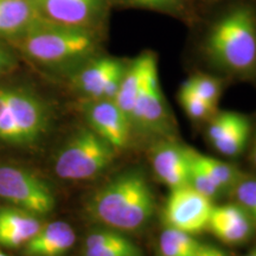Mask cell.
I'll return each instance as SVG.
<instances>
[{
	"label": "cell",
	"instance_id": "9",
	"mask_svg": "<svg viewBox=\"0 0 256 256\" xmlns=\"http://www.w3.org/2000/svg\"><path fill=\"white\" fill-rule=\"evenodd\" d=\"M130 126L132 130L136 128L140 132L150 134H165L171 130V116L160 87L156 63L147 72L142 90L138 95Z\"/></svg>",
	"mask_w": 256,
	"mask_h": 256
},
{
	"label": "cell",
	"instance_id": "15",
	"mask_svg": "<svg viewBox=\"0 0 256 256\" xmlns=\"http://www.w3.org/2000/svg\"><path fill=\"white\" fill-rule=\"evenodd\" d=\"M76 242L75 230L64 220L43 224L36 235L24 246L26 256H62Z\"/></svg>",
	"mask_w": 256,
	"mask_h": 256
},
{
	"label": "cell",
	"instance_id": "23",
	"mask_svg": "<svg viewBox=\"0 0 256 256\" xmlns=\"http://www.w3.org/2000/svg\"><path fill=\"white\" fill-rule=\"evenodd\" d=\"M230 192L235 203L247 211L256 224V177L244 174Z\"/></svg>",
	"mask_w": 256,
	"mask_h": 256
},
{
	"label": "cell",
	"instance_id": "31",
	"mask_svg": "<svg viewBox=\"0 0 256 256\" xmlns=\"http://www.w3.org/2000/svg\"><path fill=\"white\" fill-rule=\"evenodd\" d=\"M246 256H256V248H254V249H252V252H248V254H247V255H246Z\"/></svg>",
	"mask_w": 256,
	"mask_h": 256
},
{
	"label": "cell",
	"instance_id": "1",
	"mask_svg": "<svg viewBox=\"0 0 256 256\" xmlns=\"http://www.w3.org/2000/svg\"><path fill=\"white\" fill-rule=\"evenodd\" d=\"M8 44L42 68L76 70L96 56L100 37L98 30L63 26L40 19L23 36Z\"/></svg>",
	"mask_w": 256,
	"mask_h": 256
},
{
	"label": "cell",
	"instance_id": "13",
	"mask_svg": "<svg viewBox=\"0 0 256 256\" xmlns=\"http://www.w3.org/2000/svg\"><path fill=\"white\" fill-rule=\"evenodd\" d=\"M256 224L238 203L214 206L208 230L226 244L246 243L255 232Z\"/></svg>",
	"mask_w": 256,
	"mask_h": 256
},
{
	"label": "cell",
	"instance_id": "8",
	"mask_svg": "<svg viewBox=\"0 0 256 256\" xmlns=\"http://www.w3.org/2000/svg\"><path fill=\"white\" fill-rule=\"evenodd\" d=\"M126 68L127 63L116 57L95 56L74 72L72 87L87 101L114 100Z\"/></svg>",
	"mask_w": 256,
	"mask_h": 256
},
{
	"label": "cell",
	"instance_id": "10",
	"mask_svg": "<svg viewBox=\"0 0 256 256\" xmlns=\"http://www.w3.org/2000/svg\"><path fill=\"white\" fill-rule=\"evenodd\" d=\"M42 20L69 28L98 30L107 0H34Z\"/></svg>",
	"mask_w": 256,
	"mask_h": 256
},
{
	"label": "cell",
	"instance_id": "2",
	"mask_svg": "<svg viewBox=\"0 0 256 256\" xmlns=\"http://www.w3.org/2000/svg\"><path fill=\"white\" fill-rule=\"evenodd\" d=\"M156 198L148 182L139 170H130L94 192L88 212L107 228L136 232L152 218Z\"/></svg>",
	"mask_w": 256,
	"mask_h": 256
},
{
	"label": "cell",
	"instance_id": "29",
	"mask_svg": "<svg viewBox=\"0 0 256 256\" xmlns=\"http://www.w3.org/2000/svg\"><path fill=\"white\" fill-rule=\"evenodd\" d=\"M197 256H229L222 249L211 244H202Z\"/></svg>",
	"mask_w": 256,
	"mask_h": 256
},
{
	"label": "cell",
	"instance_id": "27",
	"mask_svg": "<svg viewBox=\"0 0 256 256\" xmlns=\"http://www.w3.org/2000/svg\"><path fill=\"white\" fill-rule=\"evenodd\" d=\"M127 2L138 8L174 14L183 8L185 0H127Z\"/></svg>",
	"mask_w": 256,
	"mask_h": 256
},
{
	"label": "cell",
	"instance_id": "14",
	"mask_svg": "<svg viewBox=\"0 0 256 256\" xmlns=\"http://www.w3.org/2000/svg\"><path fill=\"white\" fill-rule=\"evenodd\" d=\"M43 226L40 216L14 206L0 208V246L24 247Z\"/></svg>",
	"mask_w": 256,
	"mask_h": 256
},
{
	"label": "cell",
	"instance_id": "7",
	"mask_svg": "<svg viewBox=\"0 0 256 256\" xmlns=\"http://www.w3.org/2000/svg\"><path fill=\"white\" fill-rule=\"evenodd\" d=\"M212 202L190 185L171 188L162 211L165 226L194 236L206 232L215 206Z\"/></svg>",
	"mask_w": 256,
	"mask_h": 256
},
{
	"label": "cell",
	"instance_id": "3",
	"mask_svg": "<svg viewBox=\"0 0 256 256\" xmlns=\"http://www.w3.org/2000/svg\"><path fill=\"white\" fill-rule=\"evenodd\" d=\"M206 54L211 63L230 75H256V12L238 5L214 23L208 34Z\"/></svg>",
	"mask_w": 256,
	"mask_h": 256
},
{
	"label": "cell",
	"instance_id": "26",
	"mask_svg": "<svg viewBox=\"0 0 256 256\" xmlns=\"http://www.w3.org/2000/svg\"><path fill=\"white\" fill-rule=\"evenodd\" d=\"M185 84L214 107H217L220 92H222V83L218 78L206 75V74H197L188 78Z\"/></svg>",
	"mask_w": 256,
	"mask_h": 256
},
{
	"label": "cell",
	"instance_id": "21",
	"mask_svg": "<svg viewBox=\"0 0 256 256\" xmlns=\"http://www.w3.org/2000/svg\"><path fill=\"white\" fill-rule=\"evenodd\" d=\"M250 130V121L248 118H246L241 124H238L232 130H230L226 136L212 144V146L215 147L217 152L226 156L234 158V156H241L248 145Z\"/></svg>",
	"mask_w": 256,
	"mask_h": 256
},
{
	"label": "cell",
	"instance_id": "16",
	"mask_svg": "<svg viewBox=\"0 0 256 256\" xmlns=\"http://www.w3.org/2000/svg\"><path fill=\"white\" fill-rule=\"evenodd\" d=\"M40 19L34 0H0V40L23 36Z\"/></svg>",
	"mask_w": 256,
	"mask_h": 256
},
{
	"label": "cell",
	"instance_id": "5",
	"mask_svg": "<svg viewBox=\"0 0 256 256\" xmlns=\"http://www.w3.org/2000/svg\"><path fill=\"white\" fill-rule=\"evenodd\" d=\"M116 151L89 127L69 138L54 162L55 174L64 180H89L113 162Z\"/></svg>",
	"mask_w": 256,
	"mask_h": 256
},
{
	"label": "cell",
	"instance_id": "22",
	"mask_svg": "<svg viewBox=\"0 0 256 256\" xmlns=\"http://www.w3.org/2000/svg\"><path fill=\"white\" fill-rule=\"evenodd\" d=\"M179 102L184 108L185 113L192 120H208L216 114V107L202 98L185 83L182 86L180 92H179Z\"/></svg>",
	"mask_w": 256,
	"mask_h": 256
},
{
	"label": "cell",
	"instance_id": "20",
	"mask_svg": "<svg viewBox=\"0 0 256 256\" xmlns=\"http://www.w3.org/2000/svg\"><path fill=\"white\" fill-rule=\"evenodd\" d=\"M191 152L196 162L218 184V186L222 188L223 192L232 190L234 185L238 182V179L244 174L238 168L228 164V162H222V160L217 158H212V156L202 154V153L194 151L192 148Z\"/></svg>",
	"mask_w": 256,
	"mask_h": 256
},
{
	"label": "cell",
	"instance_id": "33",
	"mask_svg": "<svg viewBox=\"0 0 256 256\" xmlns=\"http://www.w3.org/2000/svg\"><path fill=\"white\" fill-rule=\"evenodd\" d=\"M214 2H216V0H214Z\"/></svg>",
	"mask_w": 256,
	"mask_h": 256
},
{
	"label": "cell",
	"instance_id": "19",
	"mask_svg": "<svg viewBox=\"0 0 256 256\" xmlns=\"http://www.w3.org/2000/svg\"><path fill=\"white\" fill-rule=\"evenodd\" d=\"M200 246L194 235L166 226L159 238L162 256H197Z\"/></svg>",
	"mask_w": 256,
	"mask_h": 256
},
{
	"label": "cell",
	"instance_id": "28",
	"mask_svg": "<svg viewBox=\"0 0 256 256\" xmlns=\"http://www.w3.org/2000/svg\"><path fill=\"white\" fill-rule=\"evenodd\" d=\"M18 68L17 52L4 40H0V78Z\"/></svg>",
	"mask_w": 256,
	"mask_h": 256
},
{
	"label": "cell",
	"instance_id": "18",
	"mask_svg": "<svg viewBox=\"0 0 256 256\" xmlns=\"http://www.w3.org/2000/svg\"><path fill=\"white\" fill-rule=\"evenodd\" d=\"M83 256H142V250L121 232L96 230L84 241Z\"/></svg>",
	"mask_w": 256,
	"mask_h": 256
},
{
	"label": "cell",
	"instance_id": "11",
	"mask_svg": "<svg viewBox=\"0 0 256 256\" xmlns=\"http://www.w3.org/2000/svg\"><path fill=\"white\" fill-rule=\"evenodd\" d=\"M88 127L104 139L115 151L124 150L130 144L132 127L114 100H89L84 104Z\"/></svg>",
	"mask_w": 256,
	"mask_h": 256
},
{
	"label": "cell",
	"instance_id": "30",
	"mask_svg": "<svg viewBox=\"0 0 256 256\" xmlns=\"http://www.w3.org/2000/svg\"><path fill=\"white\" fill-rule=\"evenodd\" d=\"M252 164H254V165H255V168H256V133H255V136H254V142H252Z\"/></svg>",
	"mask_w": 256,
	"mask_h": 256
},
{
	"label": "cell",
	"instance_id": "24",
	"mask_svg": "<svg viewBox=\"0 0 256 256\" xmlns=\"http://www.w3.org/2000/svg\"><path fill=\"white\" fill-rule=\"evenodd\" d=\"M190 150V158H191V168H190V180H188V185L194 188V190L200 192L209 198V200H214L217 197H220L223 194V190L218 186V184L208 174V172L196 162V159L192 156L191 148Z\"/></svg>",
	"mask_w": 256,
	"mask_h": 256
},
{
	"label": "cell",
	"instance_id": "32",
	"mask_svg": "<svg viewBox=\"0 0 256 256\" xmlns=\"http://www.w3.org/2000/svg\"><path fill=\"white\" fill-rule=\"evenodd\" d=\"M0 256H8V255H6L4 252H2V250H0Z\"/></svg>",
	"mask_w": 256,
	"mask_h": 256
},
{
	"label": "cell",
	"instance_id": "12",
	"mask_svg": "<svg viewBox=\"0 0 256 256\" xmlns=\"http://www.w3.org/2000/svg\"><path fill=\"white\" fill-rule=\"evenodd\" d=\"M150 160L156 177L170 188L188 185L191 158L188 147L162 140L153 147Z\"/></svg>",
	"mask_w": 256,
	"mask_h": 256
},
{
	"label": "cell",
	"instance_id": "25",
	"mask_svg": "<svg viewBox=\"0 0 256 256\" xmlns=\"http://www.w3.org/2000/svg\"><path fill=\"white\" fill-rule=\"evenodd\" d=\"M246 118H247L246 115L236 113V112L216 113L210 119V124L206 130L208 139H209L211 145L222 139L224 136H226L230 130H232L238 124H241Z\"/></svg>",
	"mask_w": 256,
	"mask_h": 256
},
{
	"label": "cell",
	"instance_id": "4",
	"mask_svg": "<svg viewBox=\"0 0 256 256\" xmlns=\"http://www.w3.org/2000/svg\"><path fill=\"white\" fill-rule=\"evenodd\" d=\"M49 104L34 89L0 84V142L31 147L43 139L50 126Z\"/></svg>",
	"mask_w": 256,
	"mask_h": 256
},
{
	"label": "cell",
	"instance_id": "17",
	"mask_svg": "<svg viewBox=\"0 0 256 256\" xmlns=\"http://www.w3.org/2000/svg\"><path fill=\"white\" fill-rule=\"evenodd\" d=\"M154 63H156V60L153 54L144 52L142 55L138 56L132 62L127 64L126 72H124V78L121 80L120 88L114 101L122 110L130 124L138 95L142 90L147 72Z\"/></svg>",
	"mask_w": 256,
	"mask_h": 256
},
{
	"label": "cell",
	"instance_id": "6",
	"mask_svg": "<svg viewBox=\"0 0 256 256\" xmlns=\"http://www.w3.org/2000/svg\"><path fill=\"white\" fill-rule=\"evenodd\" d=\"M0 200L40 217L50 214L56 204L52 190L43 179L14 165H0Z\"/></svg>",
	"mask_w": 256,
	"mask_h": 256
}]
</instances>
